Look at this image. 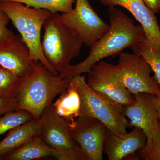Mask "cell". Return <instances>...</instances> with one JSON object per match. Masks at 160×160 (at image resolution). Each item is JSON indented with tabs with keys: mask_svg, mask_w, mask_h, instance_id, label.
<instances>
[{
	"mask_svg": "<svg viewBox=\"0 0 160 160\" xmlns=\"http://www.w3.org/2000/svg\"><path fill=\"white\" fill-rule=\"evenodd\" d=\"M0 5L29 48L30 60L40 62L53 74L59 75L47 62L42 48L41 30L45 21L53 13L18 2L3 1L0 2Z\"/></svg>",
	"mask_w": 160,
	"mask_h": 160,
	"instance_id": "cell-4",
	"label": "cell"
},
{
	"mask_svg": "<svg viewBox=\"0 0 160 160\" xmlns=\"http://www.w3.org/2000/svg\"><path fill=\"white\" fill-rule=\"evenodd\" d=\"M71 80L81 98L79 116L97 119L114 134L127 132L129 124L124 113L125 106L107 99L95 92L87 84L84 75H78Z\"/></svg>",
	"mask_w": 160,
	"mask_h": 160,
	"instance_id": "cell-5",
	"label": "cell"
},
{
	"mask_svg": "<svg viewBox=\"0 0 160 160\" xmlns=\"http://www.w3.org/2000/svg\"><path fill=\"white\" fill-rule=\"evenodd\" d=\"M103 6L112 8L122 7L133 15L145 31L146 39L160 46V28L155 13L145 5L142 0H98Z\"/></svg>",
	"mask_w": 160,
	"mask_h": 160,
	"instance_id": "cell-14",
	"label": "cell"
},
{
	"mask_svg": "<svg viewBox=\"0 0 160 160\" xmlns=\"http://www.w3.org/2000/svg\"><path fill=\"white\" fill-rule=\"evenodd\" d=\"M146 142L144 132L137 127L123 134H114L109 132L104 152L109 160H122L142 149Z\"/></svg>",
	"mask_w": 160,
	"mask_h": 160,
	"instance_id": "cell-13",
	"label": "cell"
},
{
	"mask_svg": "<svg viewBox=\"0 0 160 160\" xmlns=\"http://www.w3.org/2000/svg\"><path fill=\"white\" fill-rule=\"evenodd\" d=\"M70 81L53 74L40 62H34L21 78L17 110H26L34 119H39L57 96L66 91Z\"/></svg>",
	"mask_w": 160,
	"mask_h": 160,
	"instance_id": "cell-2",
	"label": "cell"
},
{
	"mask_svg": "<svg viewBox=\"0 0 160 160\" xmlns=\"http://www.w3.org/2000/svg\"><path fill=\"white\" fill-rule=\"evenodd\" d=\"M59 18L89 47L106 34L110 27L94 11L89 0H76L74 8L59 13Z\"/></svg>",
	"mask_w": 160,
	"mask_h": 160,
	"instance_id": "cell-8",
	"label": "cell"
},
{
	"mask_svg": "<svg viewBox=\"0 0 160 160\" xmlns=\"http://www.w3.org/2000/svg\"><path fill=\"white\" fill-rule=\"evenodd\" d=\"M116 66L121 82L132 94L146 93L160 97L159 85L151 76V67L142 57L122 52Z\"/></svg>",
	"mask_w": 160,
	"mask_h": 160,
	"instance_id": "cell-7",
	"label": "cell"
},
{
	"mask_svg": "<svg viewBox=\"0 0 160 160\" xmlns=\"http://www.w3.org/2000/svg\"><path fill=\"white\" fill-rule=\"evenodd\" d=\"M145 5L152 12L156 14L160 11V0H142Z\"/></svg>",
	"mask_w": 160,
	"mask_h": 160,
	"instance_id": "cell-25",
	"label": "cell"
},
{
	"mask_svg": "<svg viewBox=\"0 0 160 160\" xmlns=\"http://www.w3.org/2000/svg\"><path fill=\"white\" fill-rule=\"evenodd\" d=\"M108 31L90 48L89 55L84 61L68 66L59 75L62 78L71 80L78 75L88 73L92 66L101 60L119 54L146 38L141 25H136L127 14L115 7L108 9Z\"/></svg>",
	"mask_w": 160,
	"mask_h": 160,
	"instance_id": "cell-1",
	"label": "cell"
},
{
	"mask_svg": "<svg viewBox=\"0 0 160 160\" xmlns=\"http://www.w3.org/2000/svg\"><path fill=\"white\" fill-rule=\"evenodd\" d=\"M42 40L43 54L48 62L59 75L77 57L84 44L69 27L60 20L59 13H54L43 25Z\"/></svg>",
	"mask_w": 160,
	"mask_h": 160,
	"instance_id": "cell-3",
	"label": "cell"
},
{
	"mask_svg": "<svg viewBox=\"0 0 160 160\" xmlns=\"http://www.w3.org/2000/svg\"><path fill=\"white\" fill-rule=\"evenodd\" d=\"M10 21L8 15L0 5V42L7 40L15 34L11 30L7 28V25Z\"/></svg>",
	"mask_w": 160,
	"mask_h": 160,
	"instance_id": "cell-23",
	"label": "cell"
},
{
	"mask_svg": "<svg viewBox=\"0 0 160 160\" xmlns=\"http://www.w3.org/2000/svg\"><path fill=\"white\" fill-rule=\"evenodd\" d=\"M131 49L133 53L142 57L148 63L160 87V46L146 38Z\"/></svg>",
	"mask_w": 160,
	"mask_h": 160,
	"instance_id": "cell-18",
	"label": "cell"
},
{
	"mask_svg": "<svg viewBox=\"0 0 160 160\" xmlns=\"http://www.w3.org/2000/svg\"><path fill=\"white\" fill-rule=\"evenodd\" d=\"M42 139L54 150L52 156L58 160H89L72 138L68 121L57 113L52 104L39 119Z\"/></svg>",
	"mask_w": 160,
	"mask_h": 160,
	"instance_id": "cell-6",
	"label": "cell"
},
{
	"mask_svg": "<svg viewBox=\"0 0 160 160\" xmlns=\"http://www.w3.org/2000/svg\"><path fill=\"white\" fill-rule=\"evenodd\" d=\"M21 78L0 65V97L17 98Z\"/></svg>",
	"mask_w": 160,
	"mask_h": 160,
	"instance_id": "cell-20",
	"label": "cell"
},
{
	"mask_svg": "<svg viewBox=\"0 0 160 160\" xmlns=\"http://www.w3.org/2000/svg\"><path fill=\"white\" fill-rule=\"evenodd\" d=\"M87 83L95 92L112 102L126 106L134 96L121 82L116 66L101 60L92 67Z\"/></svg>",
	"mask_w": 160,
	"mask_h": 160,
	"instance_id": "cell-9",
	"label": "cell"
},
{
	"mask_svg": "<svg viewBox=\"0 0 160 160\" xmlns=\"http://www.w3.org/2000/svg\"><path fill=\"white\" fill-rule=\"evenodd\" d=\"M41 132L39 119L32 120L9 130L6 137L0 141V158L34 138L40 136Z\"/></svg>",
	"mask_w": 160,
	"mask_h": 160,
	"instance_id": "cell-15",
	"label": "cell"
},
{
	"mask_svg": "<svg viewBox=\"0 0 160 160\" xmlns=\"http://www.w3.org/2000/svg\"><path fill=\"white\" fill-rule=\"evenodd\" d=\"M154 102L156 109L157 112L158 118L160 122V97L155 96Z\"/></svg>",
	"mask_w": 160,
	"mask_h": 160,
	"instance_id": "cell-26",
	"label": "cell"
},
{
	"mask_svg": "<svg viewBox=\"0 0 160 160\" xmlns=\"http://www.w3.org/2000/svg\"><path fill=\"white\" fill-rule=\"evenodd\" d=\"M33 119L32 115L26 110H15L6 113L0 117V135Z\"/></svg>",
	"mask_w": 160,
	"mask_h": 160,
	"instance_id": "cell-21",
	"label": "cell"
},
{
	"mask_svg": "<svg viewBox=\"0 0 160 160\" xmlns=\"http://www.w3.org/2000/svg\"><path fill=\"white\" fill-rule=\"evenodd\" d=\"M30 50L20 34L0 42V65L22 78L34 62L30 58Z\"/></svg>",
	"mask_w": 160,
	"mask_h": 160,
	"instance_id": "cell-12",
	"label": "cell"
},
{
	"mask_svg": "<svg viewBox=\"0 0 160 160\" xmlns=\"http://www.w3.org/2000/svg\"><path fill=\"white\" fill-rule=\"evenodd\" d=\"M3 1L18 2L35 9H46L54 14L70 11L76 0H0Z\"/></svg>",
	"mask_w": 160,
	"mask_h": 160,
	"instance_id": "cell-19",
	"label": "cell"
},
{
	"mask_svg": "<svg viewBox=\"0 0 160 160\" xmlns=\"http://www.w3.org/2000/svg\"><path fill=\"white\" fill-rule=\"evenodd\" d=\"M60 95L52 106L59 116L71 122L78 117L81 109L79 93L71 80L66 91Z\"/></svg>",
	"mask_w": 160,
	"mask_h": 160,
	"instance_id": "cell-16",
	"label": "cell"
},
{
	"mask_svg": "<svg viewBox=\"0 0 160 160\" xmlns=\"http://www.w3.org/2000/svg\"><path fill=\"white\" fill-rule=\"evenodd\" d=\"M18 100L17 98L0 97V116L10 112L17 110Z\"/></svg>",
	"mask_w": 160,
	"mask_h": 160,
	"instance_id": "cell-24",
	"label": "cell"
},
{
	"mask_svg": "<svg viewBox=\"0 0 160 160\" xmlns=\"http://www.w3.org/2000/svg\"><path fill=\"white\" fill-rule=\"evenodd\" d=\"M140 156L145 160H160V122L151 138L140 150Z\"/></svg>",
	"mask_w": 160,
	"mask_h": 160,
	"instance_id": "cell-22",
	"label": "cell"
},
{
	"mask_svg": "<svg viewBox=\"0 0 160 160\" xmlns=\"http://www.w3.org/2000/svg\"><path fill=\"white\" fill-rule=\"evenodd\" d=\"M53 151L54 150L43 141L41 136H38L0 158L7 160H36L52 156Z\"/></svg>",
	"mask_w": 160,
	"mask_h": 160,
	"instance_id": "cell-17",
	"label": "cell"
},
{
	"mask_svg": "<svg viewBox=\"0 0 160 160\" xmlns=\"http://www.w3.org/2000/svg\"><path fill=\"white\" fill-rule=\"evenodd\" d=\"M133 95L134 100L125 106L124 113L129 119V126L142 129L146 135V141H148L160 122L155 106V96L146 93Z\"/></svg>",
	"mask_w": 160,
	"mask_h": 160,
	"instance_id": "cell-11",
	"label": "cell"
},
{
	"mask_svg": "<svg viewBox=\"0 0 160 160\" xmlns=\"http://www.w3.org/2000/svg\"><path fill=\"white\" fill-rule=\"evenodd\" d=\"M69 123L72 138L89 160H102L104 146L109 133L107 126L99 120L79 116Z\"/></svg>",
	"mask_w": 160,
	"mask_h": 160,
	"instance_id": "cell-10",
	"label": "cell"
}]
</instances>
